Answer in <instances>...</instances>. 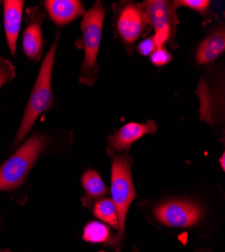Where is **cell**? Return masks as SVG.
Returning <instances> with one entry per match:
<instances>
[{
  "mask_svg": "<svg viewBox=\"0 0 225 252\" xmlns=\"http://www.w3.org/2000/svg\"><path fill=\"white\" fill-rule=\"evenodd\" d=\"M111 200L117 209L121 236L125 233L127 215L135 198V190L131 177V161L128 156L111 154Z\"/></svg>",
  "mask_w": 225,
  "mask_h": 252,
  "instance_id": "277c9868",
  "label": "cell"
},
{
  "mask_svg": "<svg viewBox=\"0 0 225 252\" xmlns=\"http://www.w3.org/2000/svg\"><path fill=\"white\" fill-rule=\"evenodd\" d=\"M197 93L200 97L201 100V109H200V115H201V120H204L208 122L209 124L212 123V101L211 95L209 93V89L206 85L205 80L201 81L199 88L197 90Z\"/></svg>",
  "mask_w": 225,
  "mask_h": 252,
  "instance_id": "2e32d148",
  "label": "cell"
},
{
  "mask_svg": "<svg viewBox=\"0 0 225 252\" xmlns=\"http://www.w3.org/2000/svg\"><path fill=\"white\" fill-rule=\"evenodd\" d=\"M47 144L40 133L32 134L22 148L0 165V191H11L22 185Z\"/></svg>",
  "mask_w": 225,
  "mask_h": 252,
  "instance_id": "7a4b0ae2",
  "label": "cell"
},
{
  "mask_svg": "<svg viewBox=\"0 0 225 252\" xmlns=\"http://www.w3.org/2000/svg\"><path fill=\"white\" fill-rule=\"evenodd\" d=\"M174 3L177 6H187L200 13H205L210 6V1H207V0H182V1H175Z\"/></svg>",
  "mask_w": 225,
  "mask_h": 252,
  "instance_id": "d6986e66",
  "label": "cell"
},
{
  "mask_svg": "<svg viewBox=\"0 0 225 252\" xmlns=\"http://www.w3.org/2000/svg\"><path fill=\"white\" fill-rule=\"evenodd\" d=\"M45 6L54 23L65 26L84 14V6L78 0H48Z\"/></svg>",
  "mask_w": 225,
  "mask_h": 252,
  "instance_id": "8fae6325",
  "label": "cell"
},
{
  "mask_svg": "<svg viewBox=\"0 0 225 252\" xmlns=\"http://www.w3.org/2000/svg\"><path fill=\"white\" fill-rule=\"evenodd\" d=\"M0 252H9L8 249H3V250H0Z\"/></svg>",
  "mask_w": 225,
  "mask_h": 252,
  "instance_id": "603a6c76",
  "label": "cell"
},
{
  "mask_svg": "<svg viewBox=\"0 0 225 252\" xmlns=\"http://www.w3.org/2000/svg\"><path fill=\"white\" fill-rule=\"evenodd\" d=\"M15 77V67L7 59L0 58V90L5 83Z\"/></svg>",
  "mask_w": 225,
  "mask_h": 252,
  "instance_id": "e0dca14e",
  "label": "cell"
},
{
  "mask_svg": "<svg viewBox=\"0 0 225 252\" xmlns=\"http://www.w3.org/2000/svg\"><path fill=\"white\" fill-rule=\"evenodd\" d=\"M93 213L100 221L108 224L116 230H119V218L117 209L109 198H102L95 202L93 207Z\"/></svg>",
  "mask_w": 225,
  "mask_h": 252,
  "instance_id": "5bb4252c",
  "label": "cell"
},
{
  "mask_svg": "<svg viewBox=\"0 0 225 252\" xmlns=\"http://www.w3.org/2000/svg\"><path fill=\"white\" fill-rule=\"evenodd\" d=\"M4 6V29L8 48L12 55L15 54L16 43L20 27H22L25 1L22 0H6Z\"/></svg>",
  "mask_w": 225,
  "mask_h": 252,
  "instance_id": "30bf717a",
  "label": "cell"
},
{
  "mask_svg": "<svg viewBox=\"0 0 225 252\" xmlns=\"http://www.w3.org/2000/svg\"><path fill=\"white\" fill-rule=\"evenodd\" d=\"M157 131V125L154 121L150 120L146 123L130 122L109 136V143L111 149L115 152L129 151L131 144L140 139L146 134H153Z\"/></svg>",
  "mask_w": 225,
  "mask_h": 252,
  "instance_id": "ba28073f",
  "label": "cell"
},
{
  "mask_svg": "<svg viewBox=\"0 0 225 252\" xmlns=\"http://www.w3.org/2000/svg\"><path fill=\"white\" fill-rule=\"evenodd\" d=\"M225 50V32L223 28L217 29L204 39L197 49L196 62L199 65H206L213 62Z\"/></svg>",
  "mask_w": 225,
  "mask_h": 252,
  "instance_id": "7c38bea8",
  "label": "cell"
},
{
  "mask_svg": "<svg viewBox=\"0 0 225 252\" xmlns=\"http://www.w3.org/2000/svg\"><path fill=\"white\" fill-rule=\"evenodd\" d=\"M154 216L161 224L172 228H188L200 222L202 208L187 200H173L154 209Z\"/></svg>",
  "mask_w": 225,
  "mask_h": 252,
  "instance_id": "5b68a950",
  "label": "cell"
},
{
  "mask_svg": "<svg viewBox=\"0 0 225 252\" xmlns=\"http://www.w3.org/2000/svg\"><path fill=\"white\" fill-rule=\"evenodd\" d=\"M28 27L24 32L23 48L28 58L32 60H37L43 48V31L42 23L44 14L37 8H30Z\"/></svg>",
  "mask_w": 225,
  "mask_h": 252,
  "instance_id": "9c48e42d",
  "label": "cell"
},
{
  "mask_svg": "<svg viewBox=\"0 0 225 252\" xmlns=\"http://www.w3.org/2000/svg\"><path fill=\"white\" fill-rule=\"evenodd\" d=\"M175 35V31H173L169 27L161 28L160 30H157L155 32V35L153 36L157 49L162 48V46L167 44L168 41L173 38Z\"/></svg>",
  "mask_w": 225,
  "mask_h": 252,
  "instance_id": "ac0fdd59",
  "label": "cell"
},
{
  "mask_svg": "<svg viewBox=\"0 0 225 252\" xmlns=\"http://www.w3.org/2000/svg\"><path fill=\"white\" fill-rule=\"evenodd\" d=\"M82 186L85 190V200L90 204L104 198L108 194V189L106 188L103 180L101 179L97 172L93 170L86 171L82 176Z\"/></svg>",
  "mask_w": 225,
  "mask_h": 252,
  "instance_id": "4fadbf2b",
  "label": "cell"
},
{
  "mask_svg": "<svg viewBox=\"0 0 225 252\" xmlns=\"http://www.w3.org/2000/svg\"><path fill=\"white\" fill-rule=\"evenodd\" d=\"M172 55L163 48L157 49L152 55H151V62L157 67H162L172 61Z\"/></svg>",
  "mask_w": 225,
  "mask_h": 252,
  "instance_id": "ffe728a7",
  "label": "cell"
},
{
  "mask_svg": "<svg viewBox=\"0 0 225 252\" xmlns=\"http://www.w3.org/2000/svg\"><path fill=\"white\" fill-rule=\"evenodd\" d=\"M105 15V8L101 2L84 13L81 23V30L83 32L84 62L82 65L80 82L83 85L91 86L96 82L98 76L97 57L101 43L102 29Z\"/></svg>",
  "mask_w": 225,
  "mask_h": 252,
  "instance_id": "3957f363",
  "label": "cell"
},
{
  "mask_svg": "<svg viewBox=\"0 0 225 252\" xmlns=\"http://www.w3.org/2000/svg\"><path fill=\"white\" fill-rule=\"evenodd\" d=\"M83 239L91 243H106L110 239V229L99 221L89 222L84 227Z\"/></svg>",
  "mask_w": 225,
  "mask_h": 252,
  "instance_id": "9a60e30c",
  "label": "cell"
},
{
  "mask_svg": "<svg viewBox=\"0 0 225 252\" xmlns=\"http://www.w3.org/2000/svg\"><path fill=\"white\" fill-rule=\"evenodd\" d=\"M146 14L133 2H128L121 7L116 19V31L127 45H133L145 32L147 27Z\"/></svg>",
  "mask_w": 225,
  "mask_h": 252,
  "instance_id": "8992f818",
  "label": "cell"
},
{
  "mask_svg": "<svg viewBox=\"0 0 225 252\" xmlns=\"http://www.w3.org/2000/svg\"><path fill=\"white\" fill-rule=\"evenodd\" d=\"M59 41V34L56 37L53 46L46 55L42 67H40L37 79L33 86L32 95L27 105V109L20 123L19 129L14 140V144H18L20 141L24 140L27 134L32 129L36 118L47 111L53 104V95H52V73L55 63V57Z\"/></svg>",
  "mask_w": 225,
  "mask_h": 252,
  "instance_id": "6da1fadb",
  "label": "cell"
},
{
  "mask_svg": "<svg viewBox=\"0 0 225 252\" xmlns=\"http://www.w3.org/2000/svg\"><path fill=\"white\" fill-rule=\"evenodd\" d=\"M137 50L142 56L152 55L157 50L154 38L153 37H148V38L142 40L141 43L138 45Z\"/></svg>",
  "mask_w": 225,
  "mask_h": 252,
  "instance_id": "44dd1931",
  "label": "cell"
},
{
  "mask_svg": "<svg viewBox=\"0 0 225 252\" xmlns=\"http://www.w3.org/2000/svg\"><path fill=\"white\" fill-rule=\"evenodd\" d=\"M147 20L155 28V31L169 27L176 32L179 20L176 13L177 5L163 0H149L140 4Z\"/></svg>",
  "mask_w": 225,
  "mask_h": 252,
  "instance_id": "52a82bcc",
  "label": "cell"
},
{
  "mask_svg": "<svg viewBox=\"0 0 225 252\" xmlns=\"http://www.w3.org/2000/svg\"><path fill=\"white\" fill-rule=\"evenodd\" d=\"M224 158H225V157H224V154H223L222 157H221V159H220V163H221V166H222V170H224Z\"/></svg>",
  "mask_w": 225,
  "mask_h": 252,
  "instance_id": "7402d4cb",
  "label": "cell"
}]
</instances>
